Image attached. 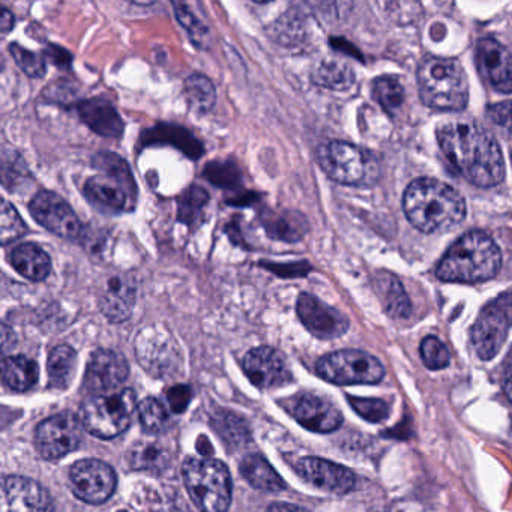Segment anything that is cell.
<instances>
[{"label":"cell","instance_id":"cell-1","mask_svg":"<svg viewBox=\"0 0 512 512\" xmlns=\"http://www.w3.org/2000/svg\"><path fill=\"white\" fill-rule=\"evenodd\" d=\"M440 149L472 184L494 187L505 178V161L493 136L470 122H451L437 130Z\"/></svg>","mask_w":512,"mask_h":512},{"label":"cell","instance_id":"cell-2","mask_svg":"<svg viewBox=\"0 0 512 512\" xmlns=\"http://www.w3.org/2000/svg\"><path fill=\"white\" fill-rule=\"evenodd\" d=\"M407 220L425 233L448 232L466 215V203L457 190L436 179L422 178L407 187L403 197Z\"/></svg>","mask_w":512,"mask_h":512},{"label":"cell","instance_id":"cell-3","mask_svg":"<svg viewBox=\"0 0 512 512\" xmlns=\"http://www.w3.org/2000/svg\"><path fill=\"white\" fill-rule=\"evenodd\" d=\"M500 263L502 256L493 239L482 232H470L449 248L436 275L446 283H481L497 274Z\"/></svg>","mask_w":512,"mask_h":512},{"label":"cell","instance_id":"cell-4","mask_svg":"<svg viewBox=\"0 0 512 512\" xmlns=\"http://www.w3.org/2000/svg\"><path fill=\"white\" fill-rule=\"evenodd\" d=\"M92 163L100 170V175L85 184V196L89 202L109 214L133 209L137 187L127 161L112 152H100Z\"/></svg>","mask_w":512,"mask_h":512},{"label":"cell","instance_id":"cell-5","mask_svg":"<svg viewBox=\"0 0 512 512\" xmlns=\"http://www.w3.org/2000/svg\"><path fill=\"white\" fill-rule=\"evenodd\" d=\"M419 94L431 109L458 112L467 106L469 83L454 59L428 56L418 68Z\"/></svg>","mask_w":512,"mask_h":512},{"label":"cell","instance_id":"cell-6","mask_svg":"<svg viewBox=\"0 0 512 512\" xmlns=\"http://www.w3.org/2000/svg\"><path fill=\"white\" fill-rule=\"evenodd\" d=\"M185 487L202 512H227L232 502V478L224 463L212 458H188L182 467Z\"/></svg>","mask_w":512,"mask_h":512},{"label":"cell","instance_id":"cell-7","mask_svg":"<svg viewBox=\"0 0 512 512\" xmlns=\"http://www.w3.org/2000/svg\"><path fill=\"white\" fill-rule=\"evenodd\" d=\"M317 161L323 172L338 184L367 187L379 179V163L370 152L344 142L322 145Z\"/></svg>","mask_w":512,"mask_h":512},{"label":"cell","instance_id":"cell-8","mask_svg":"<svg viewBox=\"0 0 512 512\" xmlns=\"http://www.w3.org/2000/svg\"><path fill=\"white\" fill-rule=\"evenodd\" d=\"M136 409V394L131 389L95 395L80 409V421L92 436L113 439L130 427Z\"/></svg>","mask_w":512,"mask_h":512},{"label":"cell","instance_id":"cell-9","mask_svg":"<svg viewBox=\"0 0 512 512\" xmlns=\"http://www.w3.org/2000/svg\"><path fill=\"white\" fill-rule=\"evenodd\" d=\"M317 374L335 385H373L385 376L379 359L362 350H338L323 356L316 365Z\"/></svg>","mask_w":512,"mask_h":512},{"label":"cell","instance_id":"cell-10","mask_svg":"<svg viewBox=\"0 0 512 512\" xmlns=\"http://www.w3.org/2000/svg\"><path fill=\"white\" fill-rule=\"evenodd\" d=\"M512 326V292L487 305L472 328V344L479 358L490 361L502 349Z\"/></svg>","mask_w":512,"mask_h":512},{"label":"cell","instance_id":"cell-11","mask_svg":"<svg viewBox=\"0 0 512 512\" xmlns=\"http://www.w3.org/2000/svg\"><path fill=\"white\" fill-rule=\"evenodd\" d=\"M136 353L152 376H169L181 365V352L170 332L160 326L142 329L136 338Z\"/></svg>","mask_w":512,"mask_h":512},{"label":"cell","instance_id":"cell-12","mask_svg":"<svg viewBox=\"0 0 512 512\" xmlns=\"http://www.w3.org/2000/svg\"><path fill=\"white\" fill-rule=\"evenodd\" d=\"M82 434L80 418L70 413H59L38 425L35 446L46 460H59L77 449Z\"/></svg>","mask_w":512,"mask_h":512},{"label":"cell","instance_id":"cell-13","mask_svg":"<svg viewBox=\"0 0 512 512\" xmlns=\"http://www.w3.org/2000/svg\"><path fill=\"white\" fill-rule=\"evenodd\" d=\"M70 482L73 493L80 500L92 505L104 503L116 490V473L101 460H80L71 467Z\"/></svg>","mask_w":512,"mask_h":512},{"label":"cell","instance_id":"cell-14","mask_svg":"<svg viewBox=\"0 0 512 512\" xmlns=\"http://www.w3.org/2000/svg\"><path fill=\"white\" fill-rule=\"evenodd\" d=\"M29 212L34 220L59 238L79 239L82 235V223L76 212L58 194L43 191L29 203Z\"/></svg>","mask_w":512,"mask_h":512},{"label":"cell","instance_id":"cell-15","mask_svg":"<svg viewBox=\"0 0 512 512\" xmlns=\"http://www.w3.org/2000/svg\"><path fill=\"white\" fill-rule=\"evenodd\" d=\"M296 311L302 325L322 340L341 337L349 329V320L340 311L323 304L310 293H301L296 302Z\"/></svg>","mask_w":512,"mask_h":512},{"label":"cell","instance_id":"cell-16","mask_svg":"<svg viewBox=\"0 0 512 512\" xmlns=\"http://www.w3.org/2000/svg\"><path fill=\"white\" fill-rule=\"evenodd\" d=\"M2 512H55V505L43 485L11 475L2 482Z\"/></svg>","mask_w":512,"mask_h":512},{"label":"cell","instance_id":"cell-17","mask_svg":"<svg viewBox=\"0 0 512 512\" xmlns=\"http://www.w3.org/2000/svg\"><path fill=\"white\" fill-rule=\"evenodd\" d=\"M248 379L260 389L277 388L292 380L289 365L283 353L272 347L250 350L242 361Z\"/></svg>","mask_w":512,"mask_h":512},{"label":"cell","instance_id":"cell-18","mask_svg":"<svg viewBox=\"0 0 512 512\" xmlns=\"http://www.w3.org/2000/svg\"><path fill=\"white\" fill-rule=\"evenodd\" d=\"M287 410L293 418L314 433H331L343 422L340 410L325 398L314 394L296 395L289 400Z\"/></svg>","mask_w":512,"mask_h":512},{"label":"cell","instance_id":"cell-19","mask_svg":"<svg viewBox=\"0 0 512 512\" xmlns=\"http://www.w3.org/2000/svg\"><path fill=\"white\" fill-rule=\"evenodd\" d=\"M127 359L115 350L101 349L92 353L85 374V388L98 394H109L127 380Z\"/></svg>","mask_w":512,"mask_h":512},{"label":"cell","instance_id":"cell-20","mask_svg":"<svg viewBox=\"0 0 512 512\" xmlns=\"http://www.w3.org/2000/svg\"><path fill=\"white\" fill-rule=\"evenodd\" d=\"M476 65L482 79L502 94L512 92V58L508 50L491 38L476 46Z\"/></svg>","mask_w":512,"mask_h":512},{"label":"cell","instance_id":"cell-21","mask_svg":"<svg viewBox=\"0 0 512 512\" xmlns=\"http://www.w3.org/2000/svg\"><path fill=\"white\" fill-rule=\"evenodd\" d=\"M296 470L314 487L331 491V493L344 494L355 487L356 479L352 470L323 458H302Z\"/></svg>","mask_w":512,"mask_h":512},{"label":"cell","instance_id":"cell-22","mask_svg":"<svg viewBox=\"0 0 512 512\" xmlns=\"http://www.w3.org/2000/svg\"><path fill=\"white\" fill-rule=\"evenodd\" d=\"M136 284L130 275H109L98 295L101 311L110 322H125L136 304Z\"/></svg>","mask_w":512,"mask_h":512},{"label":"cell","instance_id":"cell-23","mask_svg":"<svg viewBox=\"0 0 512 512\" xmlns=\"http://www.w3.org/2000/svg\"><path fill=\"white\" fill-rule=\"evenodd\" d=\"M82 121L98 136L118 139L124 133V121L112 103L104 98H92L77 106Z\"/></svg>","mask_w":512,"mask_h":512},{"label":"cell","instance_id":"cell-24","mask_svg":"<svg viewBox=\"0 0 512 512\" xmlns=\"http://www.w3.org/2000/svg\"><path fill=\"white\" fill-rule=\"evenodd\" d=\"M142 145H170L179 149L191 160H199L205 152L202 142L193 133L185 130L184 127L172 124H160L146 131L142 137Z\"/></svg>","mask_w":512,"mask_h":512},{"label":"cell","instance_id":"cell-25","mask_svg":"<svg viewBox=\"0 0 512 512\" xmlns=\"http://www.w3.org/2000/svg\"><path fill=\"white\" fill-rule=\"evenodd\" d=\"M11 266L22 277L31 281L46 280L52 271V260L49 254L35 244H20L11 251Z\"/></svg>","mask_w":512,"mask_h":512},{"label":"cell","instance_id":"cell-26","mask_svg":"<svg viewBox=\"0 0 512 512\" xmlns=\"http://www.w3.org/2000/svg\"><path fill=\"white\" fill-rule=\"evenodd\" d=\"M262 221L266 233L278 241L298 242L308 232L304 215L295 211L268 212Z\"/></svg>","mask_w":512,"mask_h":512},{"label":"cell","instance_id":"cell-27","mask_svg":"<svg viewBox=\"0 0 512 512\" xmlns=\"http://www.w3.org/2000/svg\"><path fill=\"white\" fill-rule=\"evenodd\" d=\"M239 469H241L242 476L259 490L280 491L284 488L283 479L262 455H248L242 460Z\"/></svg>","mask_w":512,"mask_h":512},{"label":"cell","instance_id":"cell-28","mask_svg":"<svg viewBox=\"0 0 512 512\" xmlns=\"http://www.w3.org/2000/svg\"><path fill=\"white\" fill-rule=\"evenodd\" d=\"M2 379L14 391H28L38 380V365L26 356H8L2 362Z\"/></svg>","mask_w":512,"mask_h":512},{"label":"cell","instance_id":"cell-29","mask_svg":"<svg viewBox=\"0 0 512 512\" xmlns=\"http://www.w3.org/2000/svg\"><path fill=\"white\" fill-rule=\"evenodd\" d=\"M77 353L73 347L58 346L50 352L47 361L50 386L56 389H65L70 385L71 379L76 374Z\"/></svg>","mask_w":512,"mask_h":512},{"label":"cell","instance_id":"cell-30","mask_svg":"<svg viewBox=\"0 0 512 512\" xmlns=\"http://www.w3.org/2000/svg\"><path fill=\"white\" fill-rule=\"evenodd\" d=\"M212 425H214V430L217 431L218 436L223 439V442L229 448H242L250 442L251 434L247 422L239 416L233 415V413L218 410L212 416Z\"/></svg>","mask_w":512,"mask_h":512},{"label":"cell","instance_id":"cell-31","mask_svg":"<svg viewBox=\"0 0 512 512\" xmlns=\"http://www.w3.org/2000/svg\"><path fill=\"white\" fill-rule=\"evenodd\" d=\"M185 98L188 106L197 115H205L214 109L217 101V91L208 77L202 74H193L185 80L184 86Z\"/></svg>","mask_w":512,"mask_h":512},{"label":"cell","instance_id":"cell-32","mask_svg":"<svg viewBox=\"0 0 512 512\" xmlns=\"http://www.w3.org/2000/svg\"><path fill=\"white\" fill-rule=\"evenodd\" d=\"M169 451L161 443L139 442L128 452L130 466L136 470L160 472L169 464Z\"/></svg>","mask_w":512,"mask_h":512},{"label":"cell","instance_id":"cell-33","mask_svg":"<svg viewBox=\"0 0 512 512\" xmlns=\"http://www.w3.org/2000/svg\"><path fill=\"white\" fill-rule=\"evenodd\" d=\"M313 82L323 88L344 91L349 89L355 82V74L349 65L340 61H323L314 70Z\"/></svg>","mask_w":512,"mask_h":512},{"label":"cell","instance_id":"cell-34","mask_svg":"<svg viewBox=\"0 0 512 512\" xmlns=\"http://www.w3.org/2000/svg\"><path fill=\"white\" fill-rule=\"evenodd\" d=\"M209 203V194L193 185L179 197L178 220L188 227H196L202 221L203 211Z\"/></svg>","mask_w":512,"mask_h":512},{"label":"cell","instance_id":"cell-35","mask_svg":"<svg viewBox=\"0 0 512 512\" xmlns=\"http://www.w3.org/2000/svg\"><path fill=\"white\" fill-rule=\"evenodd\" d=\"M380 290H382L385 307L391 316L403 319L410 314V302L407 298L404 287L401 286L397 278L388 275L380 280Z\"/></svg>","mask_w":512,"mask_h":512},{"label":"cell","instance_id":"cell-36","mask_svg":"<svg viewBox=\"0 0 512 512\" xmlns=\"http://www.w3.org/2000/svg\"><path fill=\"white\" fill-rule=\"evenodd\" d=\"M139 419L143 430L149 434L161 433L169 424V413L157 398H146L139 406Z\"/></svg>","mask_w":512,"mask_h":512},{"label":"cell","instance_id":"cell-37","mask_svg":"<svg viewBox=\"0 0 512 512\" xmlns=\"http://www.w3.org/2000/svg\"><path fill=\"white\" fill-rule=\"evenodd\" d=\"M373 95L377 103L389 113L397 112L403 104V88H401L400 82L392 77L377 79L373 85Z\"/></svg>","mask_w":512,"mask_h":512},{"label":"cell","instance_id":"cell-38","mask_svg":"<svg viewBox=\"0 0 512 512\" xmlns=\"http://www.w3.org/2000/svg\"><path fill=\"white\" fill-rule=\"evenodd\" d=\"M25 233L26 224L19 212L10 202H4L2 214H0V241L2 244H11V242L22 238Z\"/></svg>","mask_w":512,"mask_h":512},{"label":"cell","instance_id":"cell-39","mask_svg":"<svg viewBox=\"0 0 512 512\" xmlns=\"http://www.w3.org/2000/svg\"><path fill=\"white\" fill-rule=\"evenodd\" d=\"M347 400L350 401V406L353 407L355 412H358L362 418L367 419L368 422H373V424H379L389 416L388 403L379 400V398H361L349 395Z\"/></svg>","mask_w":512,"mask_h":512},{"label":"cell","instance_id":"cell-40","mask_svg":"<svg viewBox=\"0 0 512 512\" xmlns=\"http://www.w3.org/2000/svg\"><path fill=\"white\" fill-rule=\"evenodd\" d=\"M203 175L209 179V182L221 188H233L241 181V173L238 167L233 166L229 161H214L208 164Z\"/></svg>","mask_w":512,"mask_h":512},{"label":"cell","instance_id":"cell-41","mask_svg":"<svg viewBox=\"0 0 512 512\" xmlns=\"http://www.w3.org/2000/svg\"><path fill=\"white\" fill-rule=\"evenodd\" d=\"M421 358L430 370L448 367L451 356L445 344L436 337H427L421 344Z\"/></svg>","mask_w":512,"mask_h":512},{"label":"cell","instance_id":"cell-42","mask_svg":"<svg viewBox=\"0 0 512 512\" xmlns=\"http://www.w3.org/2000/svg\"><path fill=\"white\" fill-rule=\"evenodd\" d=\"M173 8H175L176 19L184 26L185 31L190 34L194 44L199 47H205L206 41L209 40L208 29L203 26V23L184 4H173Z\"/></svg>","mask_w":512,"mask_h":512},{"label":"cell","instance_id":"cell-43","mask_svg":"<svg viewBox=\"0 0 512 512\" xmlns=\"http://www.w3.org/2000/svg\"><path fill=\"white\" fill-rule=\"evenodd\" d=\"M10 53L23 73L29 77H43L46 74V62L31 50L23 49L19 44H11Z\"/></svg>","mask_w":512,"mask_h":512},{"label":"cell","instance_id":"cell-44","mask_svg":"<svg viewBox=\"0 0 512 512\" xmlns=\"http://www.w3.org/2000/svg\"><path fill=\"white\" fill-rule=\"evenodd\" d=\"M166 397L167 401H169L170 409L175 413H182L187 410L191 397H193V392H191L190 386L175 385L167 389Z\"/></svg>","mask_w":512,"mask_h":512},{"label":"cell","instance_id":"cell-45","mask_svg":"<svg viewBox=\"0 0 512 512\" xmlns=\"http://www.w3.org/2000/svg\"><path fill=\"white\" fill-rule=\"evenodd\" d=\"M265 266L269 271L275 272V274L281 275L283 278L299 277V275L307 274V272L310 271L307 263H292L290 266H271L269 263H265Z\"/></svg>","mask_w":512,"mask_h":512},{"label":"cell","instance_id":"cell-46","mask_svg":"<svg viewBox=\"0 0 512 512\" xmlns=\"http://www.w3.org/2000/svg\"><path fill=\"white\" fill-rule=\"evenodd\" d=\"M503 391L506 397L512 404V349L509 350L505 362H503V376H502Z\"/></svg>","mask_w":512,"mask_h":512},{"label":"cell","instance_id":"cell-47","mask_svg":"<svg viewBox=\"0 0 512 512\" xmlns=\"http://www.w3.org/2000/svg\"><path fill=\"white\" fill-rule=\"evenodd\" d=\"M46 56L50 59V62H53V64L58 65V67H68L71 62L70 55H68V52H65L64 49H59V47H47L46 49Z\"/></svg>","mask_w":512,"mask_h":512},{"label":"cell","instance_id":"cell-48","mask_svg":"<svg viewBox=\"0 0 512 512\" xmlns=\"http://www.w3.org/2000/svg\"><path fill=\"white\" fill-rule=\"evenodd\" d=\"M266 512H308L301 506L292 505V503H272Z\"/></svg>","mask_w":512,"mask_h":512},{"label":"cell","instance_id":"cell-49","mask_svg":"<svg viewBox=\"0 0 512 512\" xmlns=\"http://www.w3.org/2000/svg\"><path fill=\"white\" fill-rule=\"evenodd\" d=\"M14 28V17L7 8H2V17H0V29L2 34H8Z\"/></svg>","mask_w":512,"mask_h":512},{"label":"cell","instance_id":"cell-50","mask_svg":"<svg viewBox=\"0 0 512 512\" xmlns=\"http://www.w3.org/2000/svg\"><path fill=\"white\" fill-rule=\"evenodd\" d=\"M14 338L13 331H11L10 328H8L7 325H4V328H2V346H4V352H7L8 349H10L11 343L10 338Z\"/></svg>","mask_w":512,"mask_h":512},{"label":"cell","instance_id":"cell-51","mask_svg":"<svg viewBox=\"0 0 512 512\" xmlns=\"http://www.w3.org/2000/svg\"><path fill=\"white\" fill-rule=\"evenodd\" d=\"M197 446H199L200 454L205 455V458H208L209 455L212 454L211 443H209V440L206 439V437H200L199 445Z\"/></svg>","mask_w":512,"mask_h":512}]
</instances>
